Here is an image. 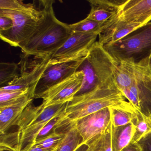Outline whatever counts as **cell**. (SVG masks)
I'll return each instance as SVG.
<instances>
[{"label": "cell", "mask_w": 151, "mask_h": 151, "mask_svg": "<svg viewBox=\"0 0 151 151\" xmlns=\"http://www.w3.org/2000/svg\"><path fill=\"white\" fill-rule=\"evenodd\" d=\"M22 67L9 63H0V85L3 87L21 76Z\"/></svg>", "instance_id": "cell-21"}, {"label": "cell", "mask_w": 151, "mask_h": 151, "mask_svg": "<svg viewBox=\"0 0 151 151\" xmlns=\"http://www.w3.org/2000/svg\"><path fill=\"white\" fill-rule=\"evenodd\" d=\"M75 151H91L86 143L82 142Z\"/></svg>", "instance_id": "cell-30"}, {"label": "cell", "mask_w": 151, "mask_h": 151, "mask_svg": "<svg viewBox=\"0 0 151 151\" xmlns=\"http://www.w3.org/2000/svg\"><path fill=\"white\" fill-rule=\"evenodd\" d=\"M118 63L103 46L96 41L77 70L83 71L84 77L83 85L75 96L98 88L117 86L115 72Z\"/></svg>", "instance_id": "cell-5"}, {"label": "cell", "mask_w": 151, "mask_h": 151, "mask_svg": "<svg viewBox=\"0 0 151 151\" xmlns=\"http://www.w3.org/2000/svg\"><path fill=\"white\" fill-rule=\"evenodd\" d=\"M74 122L83 142L87 143L103 134L107 129L111 122L110 108H106Z\"/></svg>", "instance_id": "cell-11"}, {"label": "cell", "mask_w": 151, "mask_h": 151, "mask_svg": "<svg viewBox=\"0 0 151 151\" xmlns=\"http://www.w3.org/2000/svg\"><path fill=\"white\" fill-rule=\"evenodd\" d=\"M137 143L142 151H151V132L143 137Z\"/></svg>", "instance_id": "cell-28"}, {"label": "cell", "mask_w": 151, "mask_h": 151, "mask_svg": "<svg viewBox=\"0 0 151 151\" xmlns=\"http://www.w3.org/2000/svg\"><path fill=\"white\" fill-rule=\"evenodd\" d=\"M135 132V127L132 122L118 127H115L112 124L111 141L113 151H122L131 143Z\"/></svg>", "instance_id": "cell-17"}, {"label": "cell", "mask_w": 151, "mask_h": 151, "mask_svg": "<svg viewBox=\"0 0 151 151\" xmlns=\"http://www.w3.org/2000/svg\"><path fill=\"white\" fill-rule=\"evenodd\" d=\"M55 150H54V151H55Z\"/></svg>", "instance_id": "cell-33"}, {"label": "cell", "mask_w": 151, "mask_h": 151, "mask_svg": "<svg viewBox=\"0 0 151 151\" xmlns=\"http://www.w3.org/2000/svg\"><path fill=\"white\" fill-rule=\"evenodd\" d=\"M99 33L72 32L64 44L51 56L49 62L60 63L86 56Z\"/></svg>", "instance_id": "cell-8"}, {"label": "cell", "mask_w": 151, "mask_h": 151, "mask_svg": "<svg viewBox=\"0 0 151 151\" xmlns=\"http://www.w3.org/2000/svg\"><path fill=\"white\" fill-rule=\"evenodd\" d=\"M112 123L106 131L86 143L91 151H113L111 141Z\"/></svg>", "instance_id": "cell-22"}, {"label": "cell", "mask_w": 151, "mask_h": 151, "mask_svg": "<svg viewBox=\"0 0 151 151\" xmlns=\"http://www.w3.org/2000/svg\"><path fill=\"white\" fill-rule=\"evenodd\" d=\"M34 89L20 91L0 90V106L17 101L29 93L34 94Z\"/></svg>", "instance_id": "cell-25"}, {"label": "cell", "mask_w": 151, "mask_h": 151, "mask_svg": "<svg viewBox=\"0 0 151 151\" xmlns=\"http://www.w3.org/2000/svg\"><path fill=\"white\" fill-rule=\"evenodd\" d=\"M149 58L137 63L123 61L117 86L137 110L151 118V71Z\"/></svg>", "instance_id": "cell-4"}, {"label": "cell", "mask_w": 151, "mask_h": 151, "mask_svg": "<svg viewBox=\"0 0 151 151\" xmlns=\"http://www.w3.org/2000/svg\"><path fill=\"white\" fill-rule=\"evenodd\" d=\"M111 122L115 127L123 126L131 123L135 113L119 109L110 108Z\"/></svg>", "instance_id": "cell-24"}, {"label": "cell", "mask_w": 151, "mask_h": 151, "mask_svg": "<svg viewBox=\"0 0 151 151\" xmlns=\"http://www.w3.org/2000/svg\"><path fill=\"white\" fill-rule=\"evenodd\" d=\"M85 57L60 63L49 62L47 68L36 85L34 98L76 73Z\"/></svg>", "instance_id": "cell-10"}, {"label": "cell", "mask_w": 151, "mask_h": 151, "mask_svg": "<svg viewBox=\"0 0 151 151\" xmlns=\"http://www.w3.org/2000/svg\"><path fill=\"white\" fill-rule=\"evenodd\" d=\"M39 6L35 3H24L22 1L0 0V16L12 19L10 30L0 32L3 41L13 47H18L28 39L38 26L45 13L44 1Z\"/></svg>", "instance_id": "cell-3"}, {"label": "cell", "mask_w": 151, "mask_h": 151, "mask_svg": "<svg viewBox=\"0 0 151 151\" xmlns=\"http://www.w3.org/2000/svg\"><path fill=\"white\" fill-rule=\"evenodd\" d=\"M149 67H150V70H151V54L149 58Z\"/></svg>", "instance_id": "cell-32"}, {"label": "cell", "mask_w": 151, "mask_h": 151, "mask_svg": "<svg viewBox=\"0 0 151 151\" xmlns=\"http://www.w3.org/2000/svg\"><path fill=\"white\" fill-rule=\"evenodd\" d=\"M144 25L141 24L124 22L117 16L106 23L99 34L98 42L103 46L111 45Z\"/></svg>", "instance_id": "cell-13"}, {"label": "cell", "mask_w": 151, "mask_h": 151, "mask_svg": "<svg viewBox=\"0 0 151 151\" xmlns=\"http://www.w3.org/2000/svg\"><path fill=\"white\" fill-rule=\"evenodd\" d=\"M68 102L44 109L30 103L15 124L18 127L17 130L0 135V151H27L51 119L66 113Z\"/></svg>", "instance_id": "cell-1"}, {"label": "cell", "mask_w": 151, "mask_h": 151, "mask_svg": "<svg viewBox=\"0 0 151 151\" xmlns=\"http://www.w3.org/2000/svg\"><path fill=\"white\" fill-rule=\"evenodd\" d=\"M84 77L83 71H76L35 99H43L40 106L43 109L70 102L80 91L83 85Z\"/></svg>", "instance_id": "cell-9"}, {"label": "cell", "mask_w": 151, "mask_h": 151, "mask_svg": "<svg viewBox=\"0 0 151 151\" xmlns=\"http://www.w3.org/2000/svg\"><path fill=\"white\" fill-rule=\"evenodd\" d=\"M125 1L89 0L91 10L86 17L99 22H107L118 15L121 6Z\"/></svg>", "instance_id": "cell-16"}, {"label": "cell", "mask_w": 151, "mask_h": 151, "mask_svg": "<svg viewBox=\"0 0 151 151\" xmlns=\"http://www.w3.org/2000/svg\"><path fill=\"white\" fill-rule=\"evenodd\" d=\"M65 120L55 131L44 137L37 139L33 145L38 146L46 150H53L56 148L65 135Z\"/></svg>", "instance_id": "cell-20"}, {"label": "cell", "mask_w": 151, "mask_h": 151, "mask_svg": "<svg viewBox=\"0 0 151 151\" xmlns=\"http://www.w3.org/2000/svg\"><path fill=\"white\" fill-rule=\"evenodd\" d=\"M65 135L54 151H75L83 142L74 121L68 118L64 121Z\"/></svg>", "instance_id": "cell-18"}, {"label": "cell", "mask_w": 151, "mask_h": 151, "mask_svg": "<svg viewBox=\"0 0 151 151\" xmlns=\"http://www.w3.org/2000/svg\"><path fill=\"white\" fill-rule=\"evenodd\" d=\"M118 17L127 22L147 24L151 20V0H126Z\"/></svg>", "instance_id": "cell-14"}, {"label": "cell", "mask_w": 151, "mask_h": 151, "mask_svg": "<svg viewBox=\"0 0 151 151\" xmlns=\"http://www.w3.org/2000/svg\"><path fill=\"white\" fill-rule=\"evenodd\" d=\"M51 55L40 58H34L31 69L25 71V66L22 67V73L19 77L5 86L0 88L4 91H20L27 89L35 90L36 85L47 68Z\"/></svg>", "instance_id": "cell-12"}, {"label": "cell", "mask_w": 151, "mask_h": 151, "mask_svg": "<svg viewBox=\"0 0 151 151\" xmlns=\"http://www.w3.org/2000/svg\"><path fill=\"white\" fill-rule=\"evenodd\" d=\"M132 122L135 128V132L131 143H136L143 137L151 132V118L136 110Z\"/></svg>", "instance_id": "cell-19"}, {"label": "cell", "mask_w": 151, "mask_h": 151, "mask_svg": "<svg viewBox=\"0 0 151 151\" xmlns=\"http://www.w3.org/2000/svg\"><path fill=\"white\" fill-rule=\"evenodd\" d=\"M55 149V148L53 150H46V149H43L38 146L33 145L26 151H53Z\"/></svg>", "instance_id": "cell-31"}, {"label": "cell", "mask_w": 151, "mask_h": 151, "mask_svg": "<svg viewBox=\"0 0 151 151\" xmlns=\"http://www.w3.org/2000/svg\"><path fill=\"white\" fill-rule=\"evenodd\" d=\"M103 47L118 62L137 63L149 58L151 54V22L118 41Z\"/></svg>", "instance_id": "cell-7"}, {"label": "cell", "mask_w": 151, "mask_h": 151, "mask_svg": "<svg viewBox=\"0 0 151 151\" xmlns=\"http://www.w3.org/2000/svg\"><path fill=\"white\" fill-rule=\"evenodd\" d=\"M106 23L99 22L86 17L78 22L69 24V25L72 32H100Z\"/></svg>", "instance_id": "cell-23"}, {"label": "cell", "mask_w": 151, "mask_h": 151, "mask_svg": "<svg viewBox=\"0 0 151 151\" xmlns=\"http://www.w3.org/2000/svg\"><path fill=\"white\" fill-rule=\"evenodd\" d=\"M67 117L65 113H64L51 119L40 131L37 139L44 137L55 131Z\"/></svg>", "instance_id": "cell-26"}, {"label": "cell", "mask_w": 151, "mask_h": 151, "mask_svg": "<svg viewBox=\"0 0 151 151\" xmlns=\"http://www.w3.org/2000/svg\"><path fill=\"white\" fill-rule=\"evenodd\" d=\"M122 151H142V148L138 143L131 142L128 146L124 147Z\"/></svg>", "instance_id": "cell-29"}, {"label": "cell", "mask_w": 151, "mask_h": 151, "mask_svg": "<svg viewBox=\"0 0 151 151\" xmlns=\"http://www.w3.org/2000/svg\"><path fill=\"white\" fill-rule=\"evenodd\" d=\"M34 94L29 93L20 99L0 106V135L5 134L32 102Z\"/></svg>", "instance_id": "cell-15"}, {"label": "cell", "mask_w": 151, "mask_h": 151, "mask_svg": "<svg viewBox=\"0 0 151 151\" xmlns=\"http://www.w3.org/2000/svg\"><path fill=\"white\" fill-rule=\"evenodd\" d=\"M13 27V22L11 18L0 16V32L10 30Z\"/></svg>", "instance_id": "cell-27"}, {"label": "cell", "mask_w": 151, "mask_h": 151, "mask_svg": "<svg viewBox=\"0 0 151 151\" xmlns=\"http://www.w3.org/2000/svg\"><path fill=\"white\" fill-rule=\"evenodd\" d=\"M54 2L53 0L44 1L45 13L41 22L32 35L19 45L24 57L52 56L72 34L69 24L55 17L53 7Z\"/></svg>", "instance_id": "cell-2"}, {"label": "cell", "mask_w": 151, "mask_h": 151, "mask_svg": "<svg viewBox=\"0 0 151 151\" xmlns=\"http://www.w3.org/2000/svg\"><path fill=\"white\" fill-rule=\"evenodd\" d=\"M106 108H114L135 113L136 109L117 86L98 88L74 97L68 102L65 115L71 121L81 119Z\"/></svg>", "instance_id": "cell-6"}]
</instances>
